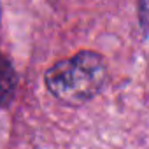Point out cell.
Wrapping results in <instances>:
<instances>
[{
    "label": "cell",
    "instance_id": "1",
    "mask_svg": "<svg viewBox=\"0 0 149 149\" xmlns=\"http://www.w3.org/2000/svg\"><path fill=\"white\" fill-rule=\"evenodd\" d=\"M107 63L97 51H79L53 63L44 83L47 91L65 105H83L97 97L107 83Z\"/></svg>",
    "mask_w": 149,
    "mask_h": 149
},
{
    "label": "cell",
    "instance_id": "2",
    "mask_svg": "<svg viewBox=\"0 0 149 149\" xmlns=\"http://www.w3.org/2000/svg\"><path fill=\"white\" fill-rule=\"evenodd\" d=\"M16 88V72L13 63L6 58L4 60V72H2V98H4V105L9 104L13 93Z\"/></svg>",
    "mask_w": 149,
    "mask_h": 149
}]
</instances>
